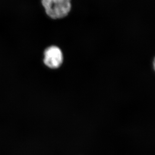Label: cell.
Listing matches in <instances>:
<instances>
[{
    "label": "cell",
    "mask_w": 155,
    "mask_h": 155,
    "mask_svg": "<svg viewBox=\"0 0 155 155\" xmlns=\"http://www.w3.org/2000/svg\"><path fill=\"white\" fill-rule=\"evenodd\" d=\"M46 13L52 19L63 18L71 9V0H41Z\"/></svg>",
    "instance_id": "cell-1"
},
{
    "label": "cell",
    "mask_w": 155,
    "mask_h": 155,
    "mask_svg": "<svg viewBox=\"0 0 155 155\" xmlns=\"http://www.w3.org/2000/svg\"><path fill=\"white\" fill-rule=\"evenodd\" d=\"M63 53L59 47L50 46L44 51V63L49 68L58 69L63 64Z\"/></svg>",
    "instance_id": "cell-2"
},
{
    "label": "cell",
    "mask_w": 155,
    "mask_h": 155,
    "mask_svg": "<svg viewBox=\"0 0 155 155\" xmlns=\"http://www.w3.org/2000/svg\"><path fill=\"white\" fill-rule=\"evenodd\" d=\"M152 67L153 70L154 71V72L155 73V56L154 57V58L152 60Z\"/></svg>",
    "instance_id": "cell-3"
}]
</instances>
